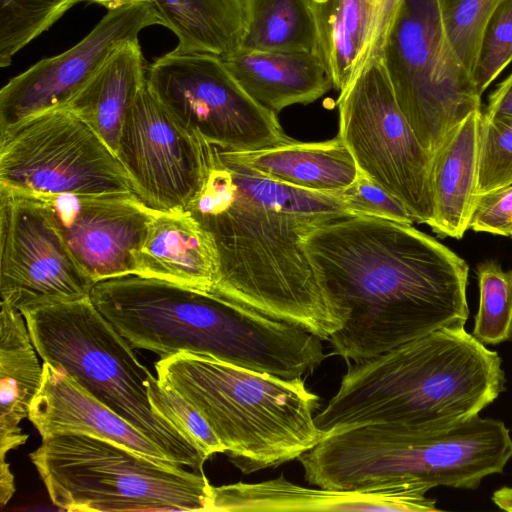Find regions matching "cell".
<instances>
[{
    "mask_svg": "<svg viewBox=\"0 0 512 512\" xmlns=\"http://www.w3.org/2000/svg\"><path fill=\"white\" fill-rule=\"evenodd\" d=\"M191 134L199 147L202 177L184 211L213 246V290L328 341L344 321L326 300L303 240L319 226L355 214L341 193L274 181L248 166L234 150Z\"/></svg>",
    "mask_w": 512,
    "mask_h": 512,
    "instance_id": "1",
    "label": "cell"
},
{
    "mask_svg": "<svg viewBox=\"0 0 512 512\" xmlns=\"http://www.w3.org/2000/svg\"><path fill=\"white\" fill-rule=\"evenodd\" d=\"M303 247L344 321L328 339L331 355L360 362L468 320L467 263L410 224L345 217L312 230Z\"/></svg>",
    "mask_w": 512,
    "mask_h": 512,
    "instance_id": "2",
    "label": "cell"
},
{
    "mask_svg": "<svg viewBox=\"0 0 512 512\" xmlns=\"http://www.w3.org/2000/svg\"><path fill=\"white\" fill-rule=\"evenodd\" d=\"M90 298L132 348L161 358L206 355L282 378L310 375L326 358L319 337L214 290L129 274L95 283Z\"/></svg>",
    "mask_w": 512,
    "mask_h": 512,
    "instance_id": "3",
    "label": "cell"
},
{
    "mask_svg": "<svg viewBox=\"0 0 512 512\" xmlns=\"http://www.w3.org/2000/svg\"><path fill=\"white\" fill-rule=\"evenodd\" d=\"M504 389L498 353L464 326L445 327L350 365L315 422L326 437L377 423L437 433L478 416Z\"/></svg>",
    "mask_w": 512,
    "mask_h": 512,
    "instance_id": "4",
    "label": "cell"
},
{
    "mask_svg": "<svg viewBox=\"0 0 512 512\" xmlns=\"http://www.w3.org/2000/svg\"><path fill=\"white\" fill-rule=\"evenodd\" d=\"M155 369L160 385L200 413L243 474L298 460L326 437L315 422L320 397L302 377L282 378L192 353L161 358Z\"/></svg>",
    "mask_w": 512,
    "mask_h": 512,
    "instance_id": "5",
    "label": "cell"
},
{
    "mask_svg": "<svg viewBox=\"0 0 512 512\" xmlns=\"http://www.w3.org/2000/svg\"><path fill=\"white\" fill-rule=\"evenodd\" d=\"M512 458V438L499 420L480 415L425 433L401 423L355 427L325 437L298 458L305 480L336 490L416 483L476 489Z\"/></svg>",
    "mask_w": 512,
    "mask_h": 512,
    "instance_id": "6",
    "label": "cell"
},
{
    "mask_svg": "<svg viewBox=\"0 0 512 512\" xmlns=\"http://www.w3.org/2000/svg\"><path fill=\"white\" fill-rule=\"evenodd\" d=\"M43 362L85 390L154 442L174 463L203 472L207 460L148 397L155 379L90 296L21 311Z\"/></svg>",
    "mask_w": 512,
    "mask_h": 512,
    "instance_id": "7",
    "label": "cell"
},
{
    "mask_svg": "<svg viewBox=\"0 0 512 512\" xmlns=\"http://www.w3.org/2000/svg\"><path fill=\"white\" fill-rule=\"evenodd\" d=\"M29 456L60 510L210 511L212 504L203 472L96 436L50 435Z\"/></svg>",
    "mask_w": 512,
    "mask_h": 512,
    "instance_id": "8",
    "label": "cell"
},
{
    "mask_svg": "<svg viewBox=\"0 0 512 512\" xmlns=\"http://www.w3.org/2000/svg\"><path fill=\"white\" fill-rule=\"evenodd\" d=\"M373 53L380 55L398 106L431 157L455 126L481 110L438 0H396Z\"/></svg>",
    "mask_w": 512,
    "mask_h": 512,
    "instance_id": "9",
    "label": "cell"
},
{
    "mask_svg": "<svg viewBox=\"0 0 512 512\" xmlns=\"http://www.w3.org/2000/svg\"><path fill=\"white\" fill-rule=\"evenodd\" d=\"M336 104L338 135L360 172L401 202L415 222L433 228L432 157L400 110L378 53Z\"/></svg>",
    "mask_w": 512,
    "mask_h": 512,
    "instance_id": "10",
    "label": "cell"
},
{
    "mask_svg": "<svg viewBox=\"0 0 512 512\" xmlns=\"http://www.w3.org/2000/svg\"><path fill=\"white\" fill-rule=\"evenodd\" d=\"M0 186L37 195L137 194L116 153L65 108L0 132Z\"/></svg>",
    "mask_w": 512,
    "mask_h": 512,
    "instance_id": "11",
    "label": "cell"
},
{
    "mask_svg": "<svg viewBox=\"0 0 512 512\" xmlns=\"http://www.w3.org/2000/svg\"><path fill=\"white\" fill-rule=\"evenodd\" d=\"M146 82L185 130L221 147L250 151L288 138L277 114L251 98L219 56L174 49L149 66Z\"/></svg>",
    "mask_w": 512,
    "mask_h": 512,
    "instance_id": "12",
    "label": "cell"
},
{
    "mask_svg": "<svg viewBox=\"0 0 512 512\" xmlns=\"http://www.w3.org/2000/svg\"><path fill=\"white\" fill-rule=\"evenodd\" d=\"M94 285L44 205L0 186L1 303L21 312L88 297Z\"/></svg>",
    "mask_w": 512,
    "mask_h": 512,
    "instance_id": "13",
    "label": "cell"
},
{
    "mask_svg": "<svg viewBox=\"0 0 512 512\" xmlns=\"http://www.w3.org/2000/svg\"><path fill=\"white\" fill-rule=\"evenodd\" d=\"M162 25L151 1L109 10L80 42L45 58L12 78L0 91V132L37 115L65 108L125 43L138 41L140 32Z\"/></svg>",
    "mask_w": 512,
    "mask_h": 512,
    "instance_id": "14",
    "label": "cell"
},
{
    "mask_svg": "<svg viewBox=\"0 0 512 512\" xmlns=\"http://www.w3.org/2000/svg\"><path fill=\"white\" fill-rule=\"evenodd\" d=\"M116 155L138 197L157 212L184 210L201 182L195 136L163 107L147 82L127 114Z\"/></svg>",
    "mask_w": 512,
    "mask_h": 512,
    "instance_id": "15",
    "label": "cell"
},
{
    "mask_svg": "<svg viewBox=\"0 0 512 512\" xmlns=\"http://www.w3.org/2000/svg\"><path fill=\"white\" fill-rule=\"evenodd\" d=\"M31 195L95 283L137 274V252L155 212L137 194Z\"/></svg>",
    "mask_w": 512,
    "mask_h": 512,
    "instance_id": "16",
    "label": "cell"
},
{
    "mask_svg": "<svg viewBox=\"0 0 512 512\" xmlns=\"http://www.w3.org/2000/svg\"><path fill=\"white\" fill-rule=\"evenodd\" d=\"M428 486L405 483L371 490L308 488L283 475L212 486L210 511H437Z\"/></svg>",
    "mask_w": 512,
    "mask_h": 512,
    "instance_id": "17",
    "label": "cell"
},
{
    "mask_svg": "<svg viewBox=\"0 0 512 512\" xmlns=\"http://www.w3.org/2000/svg\"><path fill=\"white\" fill-rule=\"evenodd\" d=\"M42 366L41 387L28 416L42 438L59 433L88 434L157 460L171 461L159 446L66 372L47 362Z\"/></svg>",
    "mask_w": 512,
    "mask_h": 512,
    "instance_id": "18",
    "label": "cell"
},
{
    "mask_svg": "<svg viewBox=\"0 0 512 512\" xmlns=\"http://www.w3.org/2000/svg\"><path fill=\"white\" fill-rule=\"evenodd\" d=\"M395 1L311 0L318 32L317 55L339 93L370 59Z\"/></svg>",
    "mask_w": 512,
    "mask_h": 512,
    "instance_id": "19",
    "label": "cell"
},
{
    "mask_svg": "<svg viewBox=\"0 0 512 512\" xmlns=\"http://www.w3.org/2000/svg\"><path fill=\"white\" fill-rule=\"evenodd\" d=\"M222 59L244 91L276 114L294 104L314 102L333 87L316 53L240 48Z\"/></svg>",
    "mask_w": 512,
    "mask_h": 512,
    "instance_id": "20",
    "label": "cell"
},
{
    "mask_svg": "<svg viewBox=\"0 0 512 512\" xmlns=\"http://www.w3.org/2000/svg\"><path fill=\"white\" fill-rule=\"evenodd\" d=\"M137 275L213 290L217 260L211 241L184 210L155 211L137 252Z\"/></svg>",
    "mask_w": 512,
    "mask_h": 512,
    "instance_id": "21",
    "label": "cell"
},
{
    "mask_svg": "<svg viewBox=\"0 0 512 512\" xmlns=\"http://www.w3.org/2000/svg\"><path fill=\"white\" fill-rule=\"evenodd\" d=\"M482 115L481 110L468 115L447 134L432 156V230L438 235L461 239L469 229L477 196Z\"/></svg>",
    "mask_w": 512,
    "mask_h": 512,
    "instance_id": "22",
    "label": "cell"
},
{
    "mask_svg": "<svg viewBox=\"0 0 512 512\" xmlns=\"http://www.w3.org/2000/svg\"><path fill=\"white\" fill-rule=\"evenodd\" d=\"M235 153L274 181L314 192L340 193L360 173L339 135L321 142H300L288 137L271 146Z\"/></svg>",
    "mask_w": 512,
    "mask_h": 512,
    "instance_id": "23",
    "label": "cell"
},
{
    "mask_svg": "<svg viewBox=\"0 0 512 512\" xmlns=\"http://www.w3.org/2000/svg\"><path fill=\"white\" fill-rule=\"evenodd\" d=\"M23 314L4 303L0 312V463L6 454L23 445L20 422L29 416L31 404L38 393L43 366Z\"/></svg>",
    "mask_w": 512,
    "mask_h": 512,
    "instance_id": "24",
    "label": "cell"
},
{
    "mask_svg": "<svg viewBox=\"0 0 512 512\" xmlns=\"http://www.w3.org/2000/svg\"><path fill=\"white\" fill-rule=\"evenodd\" d=\"M146 83L138 41L116 49L65 109L87 123L116 153L127 114Z\"/></svg>",
    "mask_w": 512,
    "mask_h": 512,
    "instance_id": "25",
    "label": "cell"
},
{
    "mask_svg": "<svg viewBox=\"0 0 512 512\" xmlns=\"http://www.w3.org/2000/svg\"><path fill=\"white\" fill-rule=\"evenodd\" d=\"M162 25L178 39L176 50L224 58L241 47L244 0H152Z\"/></svg>",
    "mask_w": 512,
    "mask_h": 512,
    "instance_id": "26",
    "label": "cell"
},
{
    "mask_svg": "<svg viewBox=\"0 0 512 512\" xmlns=\"http://www.w3.org/2000/svg\"><path fill=\"white\" fill-rule=\"evenodd\" d=\"M244 16L241 49L317 54L311 0H244Z\"/></svg>",
    "mask_w": 512,
    "mask_h": 512,
    "instance_id": "27",
    "label": "cell"
},
{
    "mask_svg": "<svg viewBox=\"0 0 512 512\" xmlns=\"http://www.w3.org/2000/svg\"><path fill=\"white\" fill-rule=\"evenodd\" d=\"M84 0H0V66Z\"/></svg>",
    "mask_w": 512,
    "mask_h": 512,
    "instance_id": "28",
    "label": "cell"
},
{
    "mask_svg": "<svg viewBox=\"0 0 512 512\" xmlns=\"http://www.w3.org/2000/svg\"><path fill=\"white\" fill-rule=\"evenodd\" d=\"M479 306L472 334L483 344L512 340V269L503 271L495 261L477 267Z\"/></svg>",
    "mask_w": 512,
    "mask_h": 512,
    "instance_id": "29",
    "label": "cell"
},
{
    "mask_svg": "<svg viewBox=\"0 0 512 512\" xmlns=\"http://www.w3.org/2000/svg\"><path fill=\"white\" fill-rule=\"evenodd\" d=\"M500 1L438 0L443 26L449 41L471 75L476 65L484 27Z\"/></svg>",
    "mask_w": 512,
    "mask_h": 512,
    "instance_id": "30",
    "label": "cell"
},
{
    "mask_svg": "<svg viewBox=\"0 0 512 512\" xmlns=\"http://www.w3.org/2000/svg\"><path fill=\"white\" fill-rule=\"evenodd\" d=\"M512 183V118L482 115L476 194Z\"/></svg>",
    "mask_w": 512,
    "mask_h": 512,
    "instance_id": "31",
    "label": "cell"
},
{
    "mask_svg": "<svg viewBox=\"0 0 512 512\" xmlns=\"http://www.w3.org/2000/svg\"><path fill=\"white\" fill-rule=\"evenodd\" d=\"M512 61V0H501L484 27L473 71L480 96Z\"/></svg>",
    "mask_w": 512,
    "mask_h": 512,
    "instance_id": "32",
    "label": "cell"
},
{
    "mask_svg": "<svg viewBox=\"0 0 512 512\" xmlns=\"http://www.w3.org/2000/svg\"><path fill=\"white\" fill-rule=\"evenodd\" d=\"M148 397L156 413L172 422L208 460L225 449L200 413L157 378L148 385Z\"/></svg>",
    "mask_w": 512,
    "mask_h": 512,
    "instance_id": "33",
    "label": "cell"
},
{
    "mask_svg": "<svg viewBox=\"0 0 512 512\" xmlns=\"http://www.w3.org/2000/svg\"><path fill=\"white\" fill-rule=\"evenodd\" d=\"M355 215L374 216L412 225L414 221L404 205L363 173L340 192Z\"/></svg>",
    "mask_w": 512,
    "mask_h": 512,
    "instance_id": "34",
    "label": "cell"
},
{
    "mask_svg": "<svg viewBox=\"0 0 512 512\" xmlns=\"http://www.w3.org/2000/svg\"><path fill=\"white\" fill-rule=\"evenodd\" d=\"M469 229L511 236L512 183L476 196Z\"/></svg>",
    "mask_w": 512,
    "mask_h": 512,
    "instance_id": "35",
    "label": "cell"
},
{
    "mask_svg": "<svg viewBox=\"0 0 512 512\" xmlns=\"http://www.w3.org/2000/svg\"><path fill=\"white\" fill-rule=\"evenodd\" d=\"M484 115L491 118H512V74L491 93Z\"/></svg>",
    "mask_w": 512,
    "mask_h": 512,
    "instance_id": "36",
    "label": "cell"
},
{
    "mask_svg": "<svg viewBox=\"0 0 512 512\" xmlns=\"http://www.w3.org/2000/svg\"><path fill=\"white\" fill-rule=\"evenodd\" d=\"M15 492L14 476L9 464L0 463V503L4 507Z\"/></svg>",
    "mask_w": 512,
    "mask_h": 512,
    "instance_id": "37",
    "label": "cell"
},
{
    "mask_svg": "<svg viewBox=\"0 0 512 512\" xmlns=\"http://www.w3.org/2000/svg\"><path fill=\"white\" fill-rule=\"evenodd\" d=\"M492 501L496 506L505 511L512 512V487H501L492 495Z\"/></svg>",
    "mask_w": 512,
    "mask_h": 512,
    "instance_id": "38",
    "label": "cell"
},
{
    "mask_svg": "<svg viewBox=\"0 0 512 512\" xmlns=\"http://www.w3.org/2000/svg\"><path fill=\"white\" fill-rule=\"evenodd\" d=\"M84 1L98 3L102 6H104L105 8H107L108 11L118 9V8H121V7H124L127 5L139 3V2H145V1L152 2V0H84Z\"/></svg>",
    "mask_w": 512,
    "mask_h": 512,
    "instance_id": "39",
    "label": "cell"
},
{
    "mask_svg": "<svg viewBox=\"0 0 512 512\" xmlns=\"http://www.w3.org/2000/svg\"><path fill=\"white\" fill-rule=\"evenodd\" d=\"M510 237H512V233H511V236H510Z\"/></svg>",
    "mask_w": 512,
    "mask_h": 512,
    "instance_id": "40",
    "label": "cell"
}]
</instances>
